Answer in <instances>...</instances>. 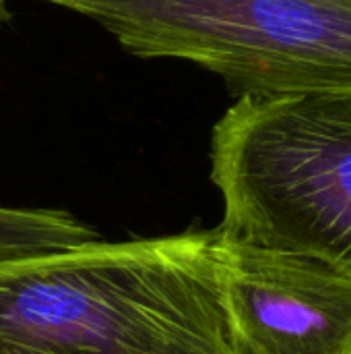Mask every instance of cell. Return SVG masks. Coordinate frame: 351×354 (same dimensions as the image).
<instances>
[{
  "label": "cell",
  "instance_id": "6da1fadb",
  "mask_svg": "<svg viewBox=\"0 0 351 354\" xmlns=\"http://www.w3.org/2000/svg\"><path fill=\"white\" fill-rule=\"evenodd\" d=\"M217 228L0 257V354H244Z\"/></svg>",
  "mask_w": 351,
  "mask_h": 354
},
{
  "label": "cell",
  "instance_id": "7a4b0ae2",
  "mask_svg": "<svg viewBox=\"0 0 351 354\" xmlns=\"http://www.w3.org/2000/svg\"><path fill=\"white\" fill-rule=\"evenodd\" d=\"M221 234L351 272V95H240L213 127Z\"/></svg>",
  "mask_w": 351,
  "mask_h": 354
},
{
  "label": "cell",
  "instance_id": "3957f363",
  "mask_svg": "<svg viewBox=\"0 0 351 354\" xmlns=\"http://www.w3.org/2000/svg\"><path fill=\"white\" fill-rule=\"evenodd\" d=\"M139 58H180L232 93L351 95V0H46Z\"/></svg>",
  "mask_w": 351,
  "mask_h": 354
},
{
  "label": "cell",
  "instance_id": "277c9868",
  "mask_svg": "<svg viewBox=\"0 0 351 354\" xmlns=\"http://www.w3.org/2000/svg\"><path fill=\"white\" fill-rule=\"evenodd\" d=\"M223 255L225 305L242 353L351 354L350 270L225 236Z\"/></svg>",
  "mask_w": 351,
  "mask_h": 354
},
{
  "label": "cell",
  "instance_id": "5b68a950",
  "mask_svg": "<svg viewBox=\"0 0 351 354\" xmlns=\"http://www.w3.org/2000/svg\"><path fill=\"white\" fill-rule=\"evenodd\" d=\"M101 239L89 224L56 207L0 205V257L54 251Z\"/></svg>",
  "mask_w": 351,
  "mask_h": 354
},
{
  "label": "cell",
  "instance_id": "8992f818",
  "mask_svg": "<svg viewBox=\"0 0 351 354\" xmlns=\"http://www.w3.org/2000/svg\"><path fill=\"white\" fill-rule=\"evenodd\" d=\"M10 19V8H8V0H0V25L6 23Z\"/></svg>",
  "mask_w": 351,
  "mask_h": 354
}]
</instances>
